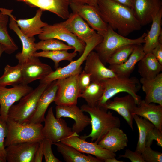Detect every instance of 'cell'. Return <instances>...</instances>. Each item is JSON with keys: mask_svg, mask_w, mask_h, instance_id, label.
Returning a JSON list of instances; mask_svg holds the SVG:
<instances>
[{"mask_svg": "<svg viewBox=\"0 0 162 162\" xmlns=\"http://www.w3.org/2000/svg\"><path fill=\"white\" fill-rule=\"evenodd\" d=\"M36 51H52L61 50H74V48L64 43L62 41L56 39L41 40L35 44Z\"/></svg>", "mask_w": 162, "mask_h": 162, "instance_id": "37", "label": "cell"}, {"mask_svg": "<svg viewBox=\"0 0 162 162\" xmlns=\"http://www.w3.org/2000/svg\"><path fill=\"white\" fill-rule=\"evenodd\" d=\"M136 45L131 44L122 46L115 51L108 59L110 65H119L125 62L133 52Z\"/></svg>", "mask_w": 162, "mask_h": 162, "instance_id": "38", "label": "cell"}, {"mask_svg": "<svg viewBox=\"0 0 162 162\" xmlns=\"http://www.w3.org/2000/svg\"><path fill=\"white\" fill-rule=\"evenodd\" d=\"M25 3L31 7L38 8L43 11L52 13L64 20L67 19L70 13L69 8L70 0H15Z\"/></svg>", "mask_w": 162, "mask_h": 162, "instance_id": "23", "label": "cell"}, {"mask_svg": "<svg viewBox=\"0 0 162 162\" xmlns=\"http://www.w3.org/2000/svg\"><path fill=\"white\" fill-rule=\"evenodd\" d=\"M0 11L9 16V28L16 34L21 42L22 51L16 55L15 58L18 63L22 64L33 56L34 53L36 52L35 47V38L34 37H28L22 33L17 24L15 17L12 14V10L0 8Z\"/></svg>", "mask_w": 162, "mask_h": 162, "instance_id": "12", "label": "cell"}, {"mask_svg": "<svg viewBox=\"0 0 162 162\" xmlns=\"http://www.w3.org/2000/svg\"><path fill=\"white\" fill-rule=\"evenodd\" d=\"M104 161L105 162H123L122 161H120L116 159L115 157L110 158L105 160Z\"/></svg>", "mask_w": 162, "mask_h": 162, "instance_id": "48", "label": "cell"}, {"mask_svg": "<svg viewBox=\"0 0 162 162\" xmlns=\"http://www.w3.org/2000/svg\"><path fill=\"white\" fill-rule=\"evenodd\" d=\"M139 133V139L136 151L140 153L146 147H151L154 140L158 145L162 147V132L157 128L151 122L139 116L133 115Z\"/></svg>", "mask_w": 162, "mask_h": 162, "instance_id": "11", "label": "cell"}, {"mask_svg": "<svg viewBox=\"0 0 162 162\" xmlns=\"http://www.w3.org/2000/svg\"><path fill=\"white\" fill-rule=\"evenodd\" d=\"M147 33H144L139 37L132 39L122 35L115 32L108 25L106 33L102 41L94 48L95 51L103 63L106 65L112 54L120 47L129 44L141 45L144 43Z\"/></svg>", "mask_w": 162, "mask_h": 162, "instance_id": "5", "label": "cell"}, {"mask_svg": "<svg viewBox=\"0 0 162 162\" xmlns=\"http://www.w3.org/2000/svg\"><path fill=\"white\" fill-rule=\"evenodd\" d=\"M124 5L134 10L136 0H112Z\"/></svg>", "mask_w": 162, "mask_h": 162, "instance_id": "47", "label": "cell"}, {"mask_svg": "<svg viewBox=\"0 0 162 162\" xmlns=\"http://www.w3.org/2000/svg\"><path fill=\"white\" fill-rule=\"evenodd\" d=\"M80 108L83 112L89 114L92 125L90 133L80 136L81 138L85 140L91 137L92 142L95 141V142L98 143L109 130L120 126L121 122L118 117L114 116L112 112L103 107L98 106H91L84 104Z\"/></svg>", "mask_w": 162, "mask_h": 162, "instance_id": "2", "label": "cell"}, {"mask_svg": "<svg viewBox=\"0 0 162 162\" xmlns=\"http://www.w3.org/2000/svg\"><path fill=\"white\" fill-rule=\"evenodd\" d=\"M162 10L161 0H136L134 12L142 26L152 22L153 17Z\"/></svg>", "mask_w": 162, "mask_h": 162, "instance_id": "22", "label": "cell"}, {"mask_svg": "<svg viewBox=\"0 0 162 162\" xmlns=\"http://www.w3.org/2000/svg\"><path fill=\"white\" fill-rule=\"evenodd\" d=\"M70 2L86 4L98 8V0H70Z\"/></svg>", "mask_w": 162, "mask_h": 162, "instance_id": "46", "label": "cell"}, {"mask_svg": "<svg viewBox=\"0 0 162 162\" xmlns=\"http://www.w3.org/2000/svg\"><path fill=\"white\" fill-rule=\"evenodd\" d=\"M60 24L69 31L85 43L97 32L92 28L78 14L73 12L68 17Z\"/></svg>", "mask_w": 162, "mask_h": 162, "instance_id": "24", "label": "cell"}, {"mask_svg": "<svg viewBox=\"0 0 162 162\" xmlns=\"http://www.w3.org/2000/svg\"><path fill=\"white\" fill-rule=\"evenodd\" d=\"M141 154L145 162H162V153L152 150L151 147H146Z\"/></svg>", "mask_w": 162, "mask_h": 162, "instance_id": "39", "label": "cell"}, {"mask_svg": "<svg viewBox=\"0 0 162 162\" xmlns=\"http://www.w3.org/2000/svg\"><path fill=\"white\" fill-rule=\"evenodd\" d=\"M22 80V64L15 66L7 65L3 75L0 77V86H14L21 84Z\"/></svg>", "mask_w": 162, "mask_h": 162, "instance_id": "34", "label": "cell"}, {"mask_svg": "<svg viewBox=\"0 0 162 162\" xmlns=\"http://www.w3.org/2000/svg\"><path fill=\"white\" fill-rule=\"evenodd\" d=\"M104 89L101 83L91 82L88 87L80 93L79 98L84 99L91 106H97L103 94Z\"/></svg>", "mask_w": 162, "mask_h": 162, "instance_id": "35", "label": "cell"}, {"mask_svg": "<svg viewBox=\"0 0 162 162\" xmlns=\"http://www.w3.org/2000/svg\"><path fill=\"white\" fill-rule=\"evenodd\" d=\"M5 49L4 46L0 44V58L2 53L4 52Z\"/></svg>", "mask_w": 162, "mask_h": 162, "instance_id": "49", "label": "cell"}, {"mask_svg": "<svg viewBox=\"0 0 162 162\" xmlns=\"http://www.w3.org/2000/svg\"><path fill=\"white\" fill-rule=\"evenodd\" d=\"M98 8L103 20L122 35L126 37L141 28L134 10L124 5L112 0H98Z\"/></svg>", "mask_w": 162, "mask_h": 162, "instance_id": "1", "label": "cell"}, {"mask_svg": "<svg viewBox=\"0 0 162 162\" xmlns=\"http://www.w3.org/2000/svg\"><path fill=\"white\" fill-rule=\"evenodd\" d=\"M22 64V80L21 84L28 85L37 80H42L53 70L49 65L33 56Z\"/></svg>", "mask_w": 162, "mask_h": 162, "instance_id": "16", "label": "cell"}, {"mask_svg": "<svg viewBox=\"0 0 162 162\" xmlns=\"http://www.w3.org/2000/svg\"><path fill=\"white\" fill-rule=\"evenodd\" d=\"M80 73L56 80L58 89L54 102L57 105L77 104L80 94L78 85Z\"/></svg>", "mask_w": 162, "mask_h": 162, "instance_id": "10", "label": "cell"}, {"mask_svg": "<svg viewBox=\"0 0 162 162\" xmlns=\"http://www.w3.org/2000/svg\"><path fill=\"white\" fill-rule=\"evenodd\" d=\"M38 37L41 40L54 38L65 42L74 48V52H78L80 55L83 52L86 45L84 42L69 31L60 22L44 26L42 32Z\"/></svg>", "mask_w": 162, "mask_h": 162, "instance_id": "9", "label": "cell"}, {"mask_svg": "<svg viewBox=\"0 0 162 162\" xmlns=\"http://www.w3.org/2000/svg\"><path fill=\"white\" fill-rule=\"evenodd\" d=\"M151 53L162 65V43H159Z\"/></svg>", "mask_w": 162, "mask_h": 162, "instance_id": "44", "label": "cell"}, {"mask_svg": "<svg viewBox=\"0 0 162 162\" xmlns=\"http://www.w3.org/2000/svg\"><path fill=\"white\" fill-rule=\"evenodd\" d=\"M43 11L39 9L35 15L31 18L16 20L20 30L27 37H32L40 34L43 32V28L48 24L41 20Z\"/></svg>", "mask_w": 162, "mask_h": 162, "instance_id": "29", "label": "cell"}, {"mask_svg": "<svg viewBox=\"0 0 162 162\" xmlns=\"http://www.w3.org/2000/svg\"><path fill=\"white\" fill-rule=\"evenodd\" d=\"M33 90L28 85L20 84L10 88L0 86V106L1 117L5 122L10 108L15 102L19 100L22 97Z\"/></svg>", "mask_w": 162, "mask_h": 162, "instance_id": "14", "label": "cell"}, {"mask_svg": "<svg viewBox=\"0 0 162 162\" xmlns=\"http://www.w3.org/2000/svg\"><path fill=\"white\" fill-rule=\"evenodd\" d=\"M42 141L39 142V146L35 152L33 162H41L42 161L44 155Z\"/></svg>", "mask_w": 162, "mask_h": 162, "instance_id": "45", "label": "cell"}, {"mask_svg": "<svg viewBox=\"0 0 162 162\" xmlns=\"http://www.w3.org/2000/svg\"><path fill=\"white\" fill-rule=\"evenodd\" d=\"M9 18L8 15L0 12V44L4 46V52L10 55L18 47L8 33L7 26Z\"/></svg>", "mask_w": 162, "mask_h": 162, "instance_id": "33", "label": "cell"}, {"mask_svg": "<svg viewBox=\"0 0 162 162\" xmlns=\"http://www.w3.org/2000/svg\"><path fill=\"white\" fill-rule=\"evenodd\" d=\"M162 10L153 18L151 28L146 36L143 49L146 54L151 53L159 43V37L162 32L161 28Z\"/></svg>", "mask_w": 162, "mask_h": 162, "instance_id": "32", "label": "cell"}, {"mask_svg": "<svg viewBox=\"0 0 162 162\" xmlns=\"http://www.w3.org/2000/svg\"><path fill=\"white\" fill-rule=\"evenodd\" d=\"M134 114L143 117L152 123L162 132V105L154 103H146L141 100L136 107Z\"/></svg>", "mask_w": 162, "mask_h": 162, "instance_id": "27", "label": "cell"}, {"mask_svg": "<svg viewBox=\"0 0 162 162\" xmlns=\"http://www.w3.org/2000/svg\"><path fill=\"white\" fill-rule=\"evenodd\" d=\"M1 115V107H0V116Z\"/></svg>", "mask_w": 162, "mask_h": 162, "instance_id": "51", "label": "cell"}, {"mask_svg": "<svg viewBox=\"0 0 162 162\" xmlns=\"http://www.w3.org/2000/svg\"><path fill=\"white\" fill-rule=\"evenodd\" d=\"M137 106L134 98L128 94L122 97H116L113 100H109L103 108L116 111L121 115L133 130V115Z\"/></svg>", "mask_w": 162, "mask_h": 162, "instance_id": "18", "label": "cell"}, {"mask_svg": "<svg viewBox=\"0 0 162 162\" xmlns=\"http://www.w3.org/2000/svg\"><path fill=\"white\" fill-rule=\"evenodd\" d=\"M104 91L97 106L104 107L106 102L117 94L126 92L131 94L138 105L141 100L137 94L141 88L140 80L136 77H126L117 75L113 77L102 80L100 82Z\"/></svg>", "mask_w": 162, "mask_h": 162, "instance_id": "3", "label": "cell"}, {"mask_svg": "<svg viewBox=\"0 0 162 162\" xmlns=\"http://www.w3.org/2000/svg\"><path fill=\"white\" fill-rule=\"evenodd\" d=\"M56 117L70 118L75 121L72 128V131L77 134L82 132L84 128L91 124V118L85 115L76 104L57 105L56 107Z\"/></svg>", "mask_w": 162, "mask_h": 162, "instance_id": "19", "label": "cell"}, {"mask_svg": "<svg viewBox=\"0 0 162 162\" xmlns=\"http://www.w3.org/2000/svg\"><path fill=\"white\" fill-rule=\"evenodd\" d=\"M0 162H5V161L0 157Z\"/></svg>", "mask_w": 162, "mask_h": 162, "instance_id": "50", "label": "cell"}, {"mask_svg": "<svg viewBox=\"0 0 162 162\" xmlns=\"http://www.w3.org/2000/svg\"><path fill=\"white\" fill-rule=\"evenodd\" d=\"M50 84L40 83L36 88L22 97L18 104L12 105L8 119L20 123H26L34 113L40 97Z\"/></svg>", "mask_w": 162, "mask_h": 162, "instance_id": "6", "label": "cell"}, {"mask_svg": "<svg viewBox=\"0 0 162 162\" xmlns=\"http://www.w3.org/2000/svg\"><path fill=\"white\" fill-rule=\"evenodd\" d=\"M138 72L142 78L151 79L162 70V65L152 53L145 54L138 63Z\"/></svg>", "mask_w": 162, "mask_h": 162, "instance_id": "31", "label": "cell"}, {"mask_svg": "<svg viewBox=\"0 0 162 162\" xmlns=\"http://www.w3.org/2000/svg\"><path fill=\"white\" fill-rule=\"evenodd\" d=\"M43 155L46 162H61V161L56 158L54 155L52 145L53 143L50 140L44 138L42 141Z\"/></svg>", "mask_w": 162, "mask_h": 162, "instance_id": "40", "label": "cell"}, {"mask_svg": "<svg viewBox=\"0 0 162 162\" xmlns=\"http://www.w3.org/2000/svg\"><path fill=\"white\" fill-rule=\"evenodd\" d=\"M103 37L96 33L85 42L86 46L81 56L77 59L73 61L67 65L59 67L40 81V83L50 84L59 79L65 78L82 71V64L85 61L89 53L102 40Z\"/></svg>", "mask_w": 162, "mask_h": 162, "instance_id": "7", "label": "cell"}, {"mask_svg": "<svg viewBox=\"0 0 162 162\" xmlns=\"http://www.w3.org/2000/svg\"><path fill=\"white\" fill-rule=\"evenodd\" d=\"M39 142H26L10 145L5 147L8 162H33Z\"/></svg>", "mask_w": 162, "mask_h": 162, "instance_id": "17", "label": "cell"}, {"mask_svg": "<svg viewBox=\"0 0 162 162\" xmlns=\"http://www.w3.org/2000/svg\"><path fill=\"white\" fill-rule=\"evenodd\" d=\"M44 121L45 124L42 130L43 135L53 144L72 136H79L68 126L64 119L55 117L52 107L48 110Z\"/></svg>", "mask_w": 162, "mask_h": 162, "instance_id": "8", "label": "cell"}, {"mask_svg": "<svg viewBox=\"0 0 162 162\" xmlns=\"http://www.w3.org/2000/svg\"><path fill=\"white\" fill-rule=\"evenodd\" d=\"M57 89L56 80L49 84L40 96L34 113L26 123H41L44 121L45 112L50 104L54 102Z\"/></svg>", "mask_w": 162, "mask_h": 162, "instance_id": "21", "label": "cell"}, {"mask_svg": "<svg viewBox=\"0 0 162 162\" xmlns=\"http://www.w3.org/2000/svg\"><path fill=\"white\" fill-rule=\"evenodd\" d=\"M127 158L129 159L132 162H145L142 158L141 154L135 151H133L130 149H126L124 154H121L119 158Z\"/></svg>", "mask_w": 162, "mask_h": 162, "instance_id": "43", "label": "cell"}, {"mask_svg": "<svg viewBox=\"0 0 162 162\" xmlns=\"http://www.w3.org/2000/svg\"><path fill=\"white\" fill-rule=\"evenodd\" d=\"M69 7L73 12L78 14L89 25L103 37L106 33L108 25L102 20L98 8L86 4L70 2Z\"/></svg>", "mask_w": 162, "mask_h": 162, "instance_id": "13", "label": "cell"}, {"mask_svg": "<svg viewBox=\"0 0 162 162\" xmlns=\"http://www.w3.org/2000/svg\"><path fill=\"white\" fill-rule=\"evenodd\" d=\"M145 54L141 44L136 45L133 52L125 62L119 65H110L108 68L118 76L130 77L137 63Z\"/></svg>", "mask_w": 162, "mask_h": 162, "instance_id": "28", "label": "cell"}, {"mask_svg": "<svg viewBox=\"0 0 162 162\" xmlns=\"http://www.w3.org/2000/svg\"><path fill=\"white\" fill-rule=\"evenodd\" d=\"M91 82V75L84 70L80 74L78 79V85L80 93L88 87Z\"/></svg>", "mask_w": 162, "mask_h": 162, "instance_id": "42", "label": "cell"}, {"mask_svg": "<svg viewBox=\"0 0 162 162\" xmlns=\"http://www.w3.org/2000/svg\"><path fill=\"white\" fill-rule=\"evenodd\" d=\"M127 135L119 128H113L110 130L98 142L101 147L115 152L123 149L128 145Z\"/></svg>", "mask_w": 162, "mask_h": 162, "instance_id": "25", "label": "cell"}, {"mask_svg": "<svg viewBox=\"0 0 162 162\" xmlns=\"http://www.w3.org/2000/svg\"><path fill=\"white\" fill-rule=\"evenodd\" d=\"M77 55V52H68V50H61L52 51H43L35 52L33 56L38 57L48 58L52 60L54 63V68L56 69L58 68L59 63L62 61H68L71 62Z\"/></svg>", "mask_w": 162, "mask_h": 162, "instance_id": "36", "label": "cell"}, {"mask_svg": "<svg viewBox=\"0 0 162 162\" xmlns=\"http://www.w3.org/2000/svg\"><path fill=\"white\" fill-rule=\"evenodd\" d=\"M43 127L41 123H20L8 119L5 147L18 143L41 142L45 138L42 132Z\"/></svg>", "mask_w": 162, "mask_h": 162, "instance_id": "4", "label": "cell"}, {"mask_svg": "<svg viewBox=\"0 0 162 162\" xmlns=\"http://www.w3.org/2000/svg\"><path fill=\"white\" fill-rule=\"evenodd\" d=\"M61 142L74 147L81 152L93 155L103 161L106 159L116 156L115 152L101 147L95 142L86 141L79 136H72Z\"/></svg>", "mask_w": 162, "mask_h": 162, "instance_id": "15", "label": "cell"}, {"mask_svg": "<svg viewBox=\"0 0 162 162\" xmlns=\"http://www.w3.org/2000/svg\"><path fill=\"white\" fill-rule=\"evenodd\" d=\"M7 134L6 122L0 116V157L6 162V152L4 146L5 139Z\"/></svg>", "mask_w": 162, "mask_h": 162, "instance_id": "41", "label": "cell"}, {"mask_svg": "<svg viewBox=\"0 0 162 162\" xmlns=\"http://www.w3.org/2000/svg\"><path fill=\"white\" fill-rule=\"evenodd\" d=\"M85 61L84 70L90 74L91 82H100L104 79L117 75L111 69L106 67L96 52L92 51Z\"/></svg>", "mask_w": 162, "mask_h": 162, "instance_id": "20", "label": "cell"}, {"mask_svg": "<svg viewBox=\"0 0 162 162\" xmlns=\"http://www.w3.org/2000/svg\"><path fill=\"white\" fill-rule=\"evenodd\" d=\"M57 146L58 152L67 162H101L102 160L90 154H82L75 148L61 142L53 143Z\"/></svg>", "mask_w": 162, "mask_h": 162, "instance_id": "30", "label": "cell"}, {"mask_svg": "<svg viewBox=\"0 0 162 162\" xmlns=\"http://www.w3.org/2000/svg\"><path fill=\"white\" fill-rule=\"evenodd\" d=\"M140 81L146 94L144 100L145 102L162 105V73L151 79L141 77Z\"/></svg>", "mask_w": 162, "mask_h": 162, "instance_id": "26", "label": "cell"}]
</instances>
